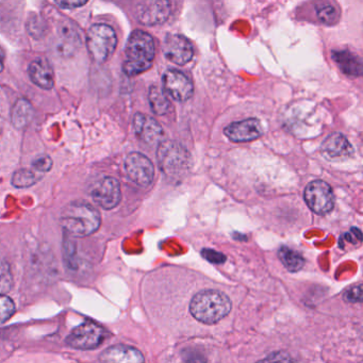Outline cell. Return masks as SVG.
Segmentation results:
<instances>
[{
	"label": "cell",
	"instance_id": "obj_28",
	"mask_svg": "<svg viewBox=\"0 0 363 363\" xmlns=\"http://www.w3.org/2000/svg\"><path fill=\"white\" fill-rule=\"evenodd\" d=\"M344 299L350 303H361L362 301V286L361 284L352 286L344 294Z\"/></svg>",
	"mask_w": 363,
	"mask_h": 363
},
{
	"label": "cell",
	"instance_id": "obj_9",
	"mask_svg": "<svg viewBox=\"0 0 363 363\" xmlns=\"http://www.w3.org/2000/svg\"><path fill=\"white\" fill-rule=\"evenodd\" d=\"M125 171L131 182L141 188H147L152 182L155 167L152 161L141 152H131L125 159Z\"/></svg>",
	"mask_w": 363,
	"mask_h": 363
},
{
	"label": "cell",
	"instance_id": "obj_19",
	"mask_svg": "<svg viewBox=\"0 0 363 363\" xmlns=\"http://www.w3.org/2000/svg\"><path fill=\"white\" fill-rule=\"evenodd\" d=\"M58 35L60 39V43L58 45L60 54L61 52L69 54V52L79 46L82 42L77 28L69 21L61 23L60 26L58 27Z\"/></svg>",
	"mask_w": 363,
	"mask_h": 363
},
{
	"label": "cell",
	"instance_id": "obj_3",
	"mask_svg": "<svg viewBox=\"0 0 363 363\" xmlns=\"http://www.w3.org/2000/svg\"><path fill=\"white\" fill-rule=\"evenodd\" d=\"M230 299L224 293L216 290H205L197 293L190 303L192 315L203 324L220 322L230 312Z\"/></svg>",
	"mask_w": 363,
	"mask_h": 363
},
{
	"label": "cell",
	"instance_id": "obj_5",
	"mask_svg": "<svg viewBox=\"0 0 363 363\" xmlns=\"http://www.w3.org/2000/svg\"><path fill=\"white\" fill-rule=\"evenodd\" d=\"M158 164L163 173L169 176L179 175L189 167L188 150L177 142L164 141L158 148Z\"/></svg>",
	"mask_w": 363,
	"mask_h": 363
},
{
	"label": "cell",
	"instance_id": "obj_22",
	"mask_svg": "<svg viewBox=\"0 0 363 363\" xmlns=\"http://www.w3.org/2000/svg\"><path fill=\"white\" fill-rule=\"evenodd\" d=\"M280 260L284 263V267L291 272H297L303 267L305 264V260H303V257L298 254V252H294V250H291V248L284 247L280 248L279 252Z\"/></svg>",
	"mask_w": 363,
	"mask_h": 363
},
{
	"label": "cell",
	"instance_id": "obj_26",
	"mask_svg": "<svg viewBox=\"0 0 363 363\" xmlns=\"http://www.w3.org/2000/svg\"><path fill=\"white\" fill-rule=\"evenodd\" d=\"M16 312L14 301L7 295L0 294V320H9Z\"/></svg>",
	"mask_w": 363,
	"mask_h": 363
},
{
	"label": "cell",
	"instance_id": "obj_21",
	"mask_svg": "<svg viewBox=\"0 0 363 363\" xmlns=\"http://www.w3.org/2000/svg\"><path fill=\"white\" fill-rule=\"evenodd\" d=\"M148 101L152 112L157 116H164L169 111L171 104L162 89L157 86H150Z\"/></svg>",
	"mask_w": 363,
	"mask_h": 363
},
{
	"label": "cell",
	"instance_id": "obj_10",
	"mask_svg": "<svg viewBox=\"0 0 363 363\" xmlns=\"http://www.w3.org/2000/svg\"><path fill=\"white\" fill-rule=\"evenodd\" d=\"M163 54L171 62L184 65L193 58L194 50L192 43L184 35H167L163 41Z\"/></svg>",
	"mask_w": 363,
	"mask_h": 363
},
{
	"label": "cell",
	"instance_id": "obj_15",
	"mask_svg": "<svg viewBox=\"0 0 363 363\" xmlns=\"http://www.w3.org/2000/svg\"><path fill=\"white\" fill-rule=\"evenodd\" d=\"M320 152L327 160H342L352 156L354 148L345 135L335 133L325 139L320 146Z\"/></svg>",
	"mask_w": 363,
	"mask_h": 363
},
{
	"label": "cell",
	"instance_id": "obj_12",
	"mask_svg": "<svg viewBox=\"0 0 363 363\" xmlns=\"http://www.w3.org/2000/svg\"><path fill=\"white\" fill-rule=\"evenodd\" d=\"M171 14V4L169 1L150 0L137 6L135 16L141 24L146 26H157L163 24Z\"/></svg>",
	"mask_w": 363,
	"mask_h": 363
},
{
	"label": "cell",
	"instance_id": "obj_6",
	"mask_svg": "<svg viewBox=\"0 0 363 363\" xmlns=\"http://www.w3.org/2000/svg\"><path fill=\"white\" fill-rule=\"evenodd\" d=\"M106 337L107 333L104 327L93 320H86L71 331L65 342L75 350H92L99 347Z\"/></svg>",
	"mask_w": 363,
	"mask_h": 363
},
{
	"label": "cell",
	"instance_id": "obj_2",
	"mask_svg": "<svg viewBox=\"0 0 363 363\" xmlns=\"http://www.w3.org/2000/svg\"><path fill=\"white\" fill-rule=\"evenodd\" d=\"M126 61L123 71L129 77L140 75L152 67L155 58V42L150 33L135 30L129 37L125 48Z\"/></svg>",
	"mask_w": 363,
	"mask_h": 363
},
{
	"label": "cell",
	"instance_id": "obj_8",
	"mask_svg": "<svg viewBox=\"0 0 363 363\" xmlns=\"http://www.w3.org/2000/svg\"><path fill=\"white\" fill-rule=\"evenodd\" d=\"M90 195L99 207L105 210L113 209L122 199L120 182L114 177L101 178L92 184Z\"/></svg>",
	"mask_w": 363,
	"mask_h": 363
},
{
	"label": "cell",
	"instance_id": "obj_4",
	"mask_svg": "<svg viewBox=\"0 0 363 363\" xmlns=\"http://www.w3.org/2000/svg\"><path fill=\"white\" fill-rule=\"evenodd\" d=\"M118 45V37L112 27L95 24L86 33V48L93 60L104 63L113 55Z\"/></svg>",
	"mask_w": 363,
	"mask_h": 363
},
{
	"label": "cell",
	"instance_id": "obj_29",
	"mask_svg": "<svg viewBox=\"0 0 363 363\" xmlns=\"http://www.w3.org/2000/svg\"><path fill=\"white\" fill-rule=\"evenodd\" d=\"M88 1L86 0H78V1H69V0H61V1H55L58 7H60L61 9L65 10H73L76 9V8L82 7V6L86 5Z\"/></svg>",
	"mask_w": 363,
	"mask_h": 363
},
{
	"label": "cell",
	"instance_id": "obj_18",
	"mask_svg": "<svg viewBox=\"0 0 363 363\" xmlns=\"http://www.w3.org/2000/svg\"><path fill=\"white\" fill-rule=\"evenodd\" d=\"M331 57L345 75L350 77H360L362 75V61L354 52L350 50H333Z\"/></svg>",
	"mask_w": 363,
	"mask_h": 363
},
{
	"label": "cell",
	"instance_id": "obj_23",
	"mask_svg": "<svg viewBox=\"0 0 363 363\" xmlns=\"http://www.w3.org/2000/svg\"><path fill=\"white\" fill-rule=\"evenodd\" d=\"M12 186L18 189H26L37 182V176L30 169H22L16 171L12 176Z\"/></svg>",
	"mask_w": 363,
	"mask_h": 363
},
{
	"label": "cell",
	"instance_id": "obj_27",
	"mask_svg": "<svg viewBox=\"0 0 363 363\" xmlns=\"http://www.w3.org/2000/svg\"><path fill=\"white\" fill-rule=\"evenodd\" d=\"M33 169H37L38 172H42V173H48L52 169V160L48 155H41L33 160Z\"/></svg>",
	"mask_w": 363,
	"mask_h": 363
},
{
	"label": "cell",
	"instance_id": "obj_32",
	"mask_svg": "<svg viewBox=\"0 0 363 363\" xmlns=\"http://www.w3.org/2000/svg\"><path fill=\"white\" fill-rule=\"evenodd\" d=\"M4 67H5V54L0 48V73L4 71Z\"/></svg>",
	"mask_w": 363,
	"mask_h": 363
},
{
	"label": "cell",
	"instance_id": "obj_25",
	"mask_svg": "<svg viewBox=\"0 0 363 363\" xmlns=\"http://www.w3.org/2000/svg\"><path fill=\"white\" fill-rule=\"evenodd\" d=\"M13 286L11 267L5 261H0V294L6 295Z\"/></svg>",
	"mask_w": 363,
	"mask_h": 363
},
{
	"label": "cell",
	"instance_id": "obj_1",
	"mask_svg": "<svg viewBox=\"0 0 363 363\" xmlns=\"http://www.w3.org/2000/svg\"><path fill=\"white\" fill-rule=\"evenodd\" d=\"M60 224L73 237H89L99 230L101 216L94 206L86 201H73L61 212Z\"/></svg>",
	"mask_w": 363,
	"mask_h": 363
},
{
	"label": "cell",
	"instance_id": "obj_13",
	"mask_svg": "<svg viewBox=\"0 0 363 363\" xmlns=\"http://www.w3.org/2000/svg\"><path fill=\"white\" fill-rule=\"evenodd\" d=\"M225 135L235 143L250 142L259 139L262 135V127L257 118L235 122L225 128Z\"/></svg>",
	"mask_w": 363,
	"mask_h": 363
},
{
	"label": "cell",
	"instance_id": "obj_31",
	"mask_svg": "<svg viewBox=\"0 0 363 363\" xmlns=\"http://www.w3.org/2000/svg\"><path fill=\"white\" fill-rule=\"evenodd\" d=\"M262 363H293L290 357L286 354H276L274 356L269 357L267 361H263Z\"/></svg>",
	"mask_w": 363,
	"mask_h": 363
},
{
	"label": "cell",
	"instance_id": "obj_16",
	"mask_svg": "<svg viewBox=\"0 0 363 363\" xmlns=\"http://www.w3.org/2000/svg\"><path fill=\"white\" fill-rule=\"evenodd\" d=\"M101 363H145L143 354L133 346H111L104 350L99 356Z\"/></svg>",
	"mask_w": 363,
	"mask_h": 363
},
{
	"label": "cell",
	"instance_id": "obj_14",
	"mask_svg": "<svg viewBox=\"0 0 363 363\" xmlns=\"http://www.w3.org/2000/svg\"><path fill=\"white\" fill-rule=\"evenodd\" d=\"M133 130L135 135L148 145L158 143L163 135L161 125L154 118L143 113H137L133 118Z\"/></svg>",
	"mask_w": 363,
	"mask_h": 363
},
{
	"label": "cell",
	"instance_id": "obj_7",
	"mask_svg": "<svg viewBox=\"0 0 363 363\" xmlns=\"http://www.w3.org/2000/svg\"><path fill=\"white\" fill-rule=\"evenodd\" d=\"M308 207L314 213L324 216L329 213L335 206V195L328 184L322 180H314L308 184L303 193Z\"/></svg>",
	"mask_w": 363,
	"mask_h": 363
},
{
	"label": "cell",
	"instance_id": "obj_17",
	"mask_svg": "<svg viewBox=\"0 0 363 363\" xmlns=\"http://www.w3.org/2000/svg\"><path fill=\"white\" fill-rule=\"evenodd\" d=\"M28 74L31 82L39 88L43 89V90H52L54 88V69L46 59H35L29 65Z\"/></svg>",
	"mask_w": 363,
	"mask_h": 363
},
{
	"label": "cell",
	"instance_id": "obj_30",
	"mask_svg": "<svg viewBox=\"0 0 363 363\" xmlns=\"http://www.w3.org/2000/svg\"><path fill=\"white\" fill-rule=\"evenodd\" d=\"M203 256L205 257L207 260H209L210 262L222 263L225 261L224 255L220 254V252H216V250H203Z\"/></svg>",
	"mask_w": 363,
	"mask_h": 363
},
{
	"label": "cell",
	"instance_id": "obj_24",
	"mask_svg": "<svg viewBox=\"0 0 363 363\" xmlns=\"http://www.w3.org/2000/svg\"><path fill=\"white\" fill-rule=\"evenodd\" d=\"M316 14L320 22L326 25H333L339 20L337 8L328 3L318 4L316 6Z\"/></svg>",
	"mask_w": 363,
	"mask_h": 363
},
{
	"label": "cell",
	"instance_id": "obj_11",
	"mask_svg": "<svg viewBox=\"0 0 363 363\" xmlns=\"http://www.w3.org/2000/svg\"><path fill=\"white\" fill-rule=\"evenodd\" d=\"M165 94L177 101H186L193 95L192 82L177 69H169L162 78Z\"/></svg>",
	"mask_w": 363,
	"mask_h": 363
},
{
	"label": "cell",
	"instance_id": "obj_20",
	"mask_svg": "<svg viewBox=\"0 0 363 363\" xmlns=\"http://www.w3.org/2000/svg\"><path fill=\"white\" fill-rule=\"evenodd\" d=\"M35 110L30 101L21 99L14 104L11 111V122L16 129L26 128L33 122Z\"/></svg>",
	"mask_w": 363,
	"mask_h": 363
}]
</instances>
